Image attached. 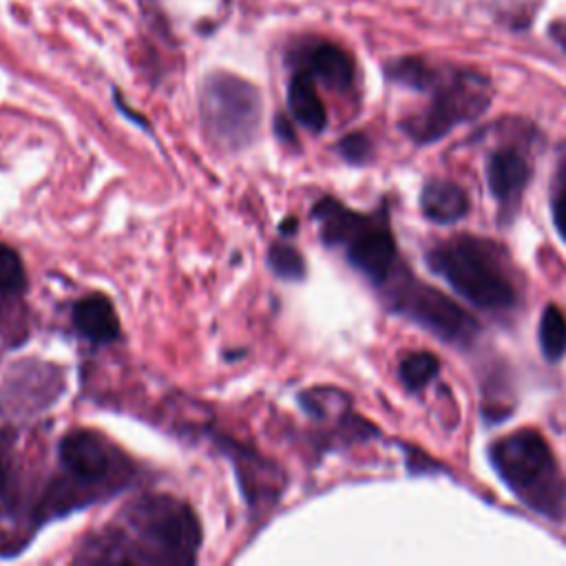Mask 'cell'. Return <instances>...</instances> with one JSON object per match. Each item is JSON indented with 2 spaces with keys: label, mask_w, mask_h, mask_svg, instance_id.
<instances>
[{
  "label": "cell",
  "mask_w": 566,
  "mask_h": 566,
  "mask_svg": "<svg viewBox=\"0 0 566 566\" xmlns=\"http://www.w3.org/2000/svg\"><path fill=\"white\" fill-rule=\"evenodd\" d=\"M275 134H277V138H279L281 142H286V145H297V136H295L292 122H290L284 114H279L277 120H275Z\"/></svg>",
  "instance_id": "cb8c5ba5"
},
{
  "label": "cell",
  "mask_w": 566,
  "mask_h": 566,
  "mask_svg": "<svg viewBox=\"0 0 566 566\" xmlns=\"http://www.w3.org/2000/svg\"><path fill=\"white\" fill-rule=\"evenodd\" d=\"M288 109L297 125L312 134H321L328 125L325 105L317 92L314 76L310 72H299L288 83Z\"/></svg>",
  "instance_id": "5bb4252c"
},
{
  "label": "cell",
  "mask_w": 566,
  "mask_h": 566,
  "mask_svg": "<svg viewBox=\"0 0 566 566\" xmlns=\"http://www.w3.org/2000/svg\"><path fill=\"white\" fill-rule=\"evenodd\" d=\"M202 522L195 509L171 493H140L114 520L87 533L76 564H195L202 548Z\"/></svg>",
  "instance_id": "6da1fadb"
},
{
  "label": "cell",
  "mask_w": 566,
  "mask_h": 566,
  "mask_svg": "<svg viewBox=\"0 0 566 566\" xmlns=\"http://www.w3.org/2000/svg\"><path fill=\"white\" fill-rule=\"evenodd\" d=\"M310 74L332 89H348L354 81V65L341 47L319 45L310 54Z\"/></svg>",
  "instance_id": "2e32d148"
},
{
  "label": "cell",
  "mask_w": 566,
  "mask_h": 566,
  "mask_svg": "<svg viewBox=\"0 0 566 566\" xmlns=\"http://www.w3.org/2000/svg\"><path fill=\"white\" fill-rule=\"evenodd\" d=\"M540 348L546 361H559L566 354V317L557 306H546L542 312Z\"/></svg>",
  "instance_id": "d6986e66"
},
{
  "label": "cell",
  "mask_w": 566,
  "mask_h": 566,
  "mask_svg": "<svg viewBox=\"0 0 566 566\" xmlns=\"http://www.w3.org/2000/svg\"><path fill=\"white\" fill-rule=\"evenodd\" d=\"M58 471L41 489L39 526L109 502L140 482L138 462L111 438L92 427L63 434L56 445Z\"/></svg>",
  "instance_id": "7a4b0ae2"
},
{
  "label": "cell",
  "mask_w": 566,
  "mask_h": 566,
  "mask_svg": "<svg viewBox=\"0 0 566 566\" xmlns=\"http://www.w3.org/2000/svg\"><path fill=\"white\" fill-rule=\"evenodd\" d=\"M553 222H555L562 239L566 242V191H562L553 202Z\"/></svg>",
  "instance_id": "603a6c76"
},
{
  "label": "cell",
  "mask_w": 566,
  "mask_h": 566,
  "mask_svg": "<svg viewBox=\"0 0 566 566\" xmlns=\"http://www.w3.org/2000/svg\"><path fill=\"white\" fill-rule=\"evenodd\" d=\"M420 209L427 220L436 224H453L469 211L467 193L447 180H431L420 195Z\"/></svg>",
  "instance_id": "9a60e30c"
},
{
  "label": "cell",
  "mask_w": 566,
  "mask_h": 566,
  "mask_svg": "<svg viewBox=\"0 0 566 566\" xmlns=\"http://www.w3.org/2000/svg\"><path fill=\"white\" fill-rule=\"evenodd\" d=\"M200 114L206 138L224 153H239L259 134L264 103L259 89L248 81L213 74L202 85Z\"/></svg>",
  "instance_id": "5b68a950"
},
{
  "label": "cell",
  "mask_w": 566,
  "mask_h": 566,
  "mask_svg": "<svg viewBox=\"0 0 566 566\" xmlns=\"http://www.w3.org/2000/svg\"><path fill=\"white\" fill-rule=\"evenodd\" d=\"M266 261L270 273L286 284H301L308 277V266L301 250L290 242H284V237L270 244Z\"/></svg>",
  "instance_id": "e0dca14e"
},
{
  "label": "cell",
  "mask_w": 566,
  "mask_h": 566,
  "mask_svg": "<svg viewBox=\"0 0 566 566\" xmlns=\"http://www.w3.org/2000/svg\"><path fill=\"white\" fill-rule=\"evenodd\" d=\"M213 445L228 458L235 469L239 493L248 506L253 520L270 515L279 504L288 478L284 469L270 458L261 456L255 447H248L226 434H211Z\"/></svg>",
  "instance_id": "9c48e42d"
},
{
  "label": "cell",
  "mask_w": 566,
  "mask_h": 566,
  "mask_svg": "<svg viewBox=\"0 0 566 566\" xmlns=\"http://www.w3.org/2000/svg\"><path fill=\"white\" fill-rule=\"evenodd\" d=\"M489 105V85L480 76H460L449 89L440 92L431 107L407 120L405 131L416 142H434L442 138L456 122L473 118Z\"/></svg>",
  "instance_id": "8fae6325"
},
{
  "label": "cell",
  "mask_w": 566,
  "mask_h": 566,
  "mask_svg": "<svg viewBox=\"0 0 566 566\" xmlns=\"http://www.w3.org/2000/svg\"><path fill=\"white\" fill-rule=\"evenodd\" d=\"M72 325L83 341L96 348L114 345L122 337L118 310L103 292L85 295L72 306Z\"/></svg>",
  "instance_id": "7c38bea8"
},
{
  "label": "cell",
  "mask_w": 566,
  "mask_h": 566,
  "mask_svg": "<svg viewBox=\"0 0 566 566\" xmlns=\"http://www.w3.org/2000/svg\"><path fill=\"white\" fill-rule=\"evenodd\" d=\"M67 389L65 367L43 359H21L0 381V423L25 425L50 412Z\"/></svg>",
  "instance_id": "ba28073f"
},
{
  "label": "cell",
  "mask_w": 566,
  "mask_h": 566,
  "mask_svg": "<svg viewBox=\"0 0 566 566\" xmlns=\"http://www.w3.org/2000/svg\"><path fill=\"white\" fill-rule=\"evenodd\" d=\"M438 370H440V363L431 352H412L403 356L398 365L401 381L412 392L425 387L438 374Z\"/></svg>",
  "instance_id": "ffe728a7"
},
{
  "label": "cell",
  "mask_w": 566,
  "mask_h": 566,
  "mask_svg": "<svg viewBox=\"0 0 566 566\" xmlns=\"http://www.w3.org/2000/svg\"><path fill=\"white\" fill-rule=\"evenodd\" d=\"M12 427L0 431V557L23 553L41 531L36 520L39 498L34 482L14 456Z\"/></svg>",
  "instance_id": "52a82bcc"
},
{
  "label": "cell",
  "mask_w": 566,
  "mask_h": 566,
  "mask_svg": "<svg viewBox=\"0 0 566 566\" xmlns=\"http://www.w3.org/2000/svg\"><path fill=\"white\" fill-rule=\"evenodd\" d=\"M429 268L469 303L482 310L515 306V292L495 264L493 246L473 237H458L427 255Z\"/></svg>",
  "instance_id": "277c9868"
},
{
  "label": "cell",
  "mask_w": 566,
  "mask_h": 566,
  "mask_svg": "<svg viewBox=\"0 0 566 566\" xmlns=\"http://www.w3.org/2000/svg\"><path fill=\"white\" fill-rule=\"evenodd\" d=\"M30 292V277L21 253L0 242V297L25 299Z\"/></svg>",
  "instance_id": "ac0fdd59"
},
{
  "label": "cell",
  "mask_w": 566,
  "mask_h": 566,
  "mask_svg": "<svg viewBox=\"0 0 566 566\" xmlns=\"http://www.w3.org/2000/svg\"><path fill=\"white\" fill-rule=\"evenodd\" d=\"M387 74L396 81V83H403V85H409V87H425L429 81H431V74L427 72V67H423L420 61H398L394 63Z\"/></svg>",
  "instance_id": "44dd1931"
},
{
  "label": "cell",
  "mask_w": 566,
  "mask_h": 566,
  "mask_svg": "<svg viewBox=\"0 0 566 566\" xmlns=\"http://www.w3.org/2000/svg\"><path fill=\"white\" fill-rule=\"evenodd\" d=\"M337 151H339V156L345 162L363 164L370 158V153H372V145H370V140L363 134H350L343 140H339Z\"/></svg>",
  "instance_id": "7402d4cb"
},
{
  "label": "cell",
  "mask_w": 566,
  "mask_h": 566,
  "mask_svg": "<svg viewBox=\"0 0 566 566\" xmlns=\"http://www.w3.org/2000/svg\"><path fill=\"white\" fill-rule=\"evenodd\" d=\"M297 228H299L297 217H286V220L279 224V235H281V237H290V235L297 233Z\"/></svg>",
  "instance_id": "d4e9b609"
},
{
  "label": "cell",
  "mask_w": 566,
  "mask_h": 566,
  "mask_svg": "<svg viewBox=\"0 0 566 566\" xmlns=\"http://www.w3.org/2000/svg\"><path fill=\"white\" fill-rule=\"evenodd\" d=\"M491 460L500 478L531 506L546 515L562 509L557 495V467L546 440L533 429H520L500 438L491 449Z\"/></svg>",
  "instance_id": "8992f818"
},
{
  "label": "cell",
  "mask_w": 566,
  "mask_h": 566,
  "mask_svg": "<svg viewBox=\"0 0 566 566\" xmlns=\"http://www.w3.org/2000/svg\"><path fill=\"white\" fill-rule=\"evenodd\" d=\"M487 180L493 197L502 209H509L520 200L528 182V167L515 151L500 149L487 160Z\"/></svg>",
  "instance_id": "4fadbf2b"
},
{
  "label": "cell",
  "mask_w": 566,
  "mask_h": 566,
  "mask_svg": "<svg viewBox=\"0 0 566 566\" xmlns=\"http://www.w3.org/2000/svg\"><path fill=\"white\" fill-rule=\"evenodd\" d=\"M389 303L396 312L418 321L449 343L464 345L478 332V323L473 321V317L467 314L458 303H453L436 288L418 286L416 281L396 286L389 292Z\"/></svg>",
  "instance_id": "30bf717a"
},
{
  "label": "cell",
  "mask_w": 566,
  "mask_h": 566,
  "mask_svg": "<svg viewBox=\"0 0 566 566\" xmlns=\"http://www.w3.org/2000/svg\"><path fill=\"white\" fill-rule=\"evenodd\" d=\"M312 220L328 248H341L348 264L370 284L385 286L396 264V242L378 215H363L334 197L312 206Z\"/></svg>",
  "instance_id": "3957f363"
}]
</instances>
